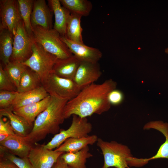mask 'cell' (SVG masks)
Masks as SVG:
<instances>
[{
    "label": "cell",
    "mask_w": 168,
    "mask_h": 168,
    "mask_svg": "<svg viewBox=\"0 0 168 168\" xmlns=\"http://www.w3.org/2000/svg\"><path fill=\"white\" fill-rule=\"evenodd\" d=\"M117 84L110 79L102 83H94L82 89L73 98L68 101L64 108L65 119L73 115L86 118L94 114H101L108 111L111 105L109 93L116 89Z\"/></svg>",
    "instance_id": "cell-1"
},
{
    "label": "cell",
    "mask_w": 168,
    "mask_h": 168,
    "mask_svg": "<svg viewBox=\"0 0 168 168\" xmlns=\"http://www.w3.org/2000/svg\"><path fill=\"white\" fill-rule=\"evenodd\" d=\"M51 97L50 104L36 118L31 131L26 137L32 144L44 139L49 134L58 133L60 125L65 119L64 109L68 101Z\"/></svg>",
    "instance_id": "cell-2"
},
{
    "label": "cell",
    "mask_w": 168,
    "mask_h": 168,
    "mask_svg": "<svg viewBox=\"0 0 168 168\" xmlns=\"http://www.w3.org/2000/svg\"><path fill=\"white\" fill-rule=\"evenodd\" d=\"M32 27L31 37L47 52L58 59L66 58L73 55L61 40V35L54 29H47L38 26Z\"/></svg>",
    "instance_id": "cell-3"
},
{
    "label": "cell",
    "mask_w": 168,
    "mask_h": 168,
    "mask_svg": "<svg viewBox=\"0 0 168 168\" xmlns=\"http://www.w3.org/2000/svg\"><path fill=\"white\" fill-rule=\"evenodd\" d=\"M96 142L104 159L101 168H128L127 159L132 155L128 147L116 141L107 142L100 138Z\"/></svg>",
    "instance_id": "cell-4"
},
{
    "label": "cell",
    "mask_w": 168,
    "mask_h": 168,
    "mask_svg": "<svg viewBox=\"0 0 168 168\" xmlns=\"http://www.w3.org/2000/svg\"><path fill=\"white\" fill-rule=\"evenodd\" d=\"M32 50L31 56L23 63L39 76L43 84L52 72L53 68L58 58L34 40Z\"/></svg>",
    "instance_id": "cell-5"
},
{
    "label": "cell",
    "mask_w": 168,
    "mask_h": 168,
    "mask_svg": "<svg viewBox=\"0 0 168 168\" xmlns=\"http://www.w3.org/2000/svg\"><path fill=\"white\" fill-rule=\"evenodd\" d=\"M71 124L66 130H60L51 140L45 145V148L52 150L57 148L66 140L71 138H79L88 136L92 130V125L86 118H82L77 115H72Z\"/></svg>",
    "instance_id": "cell-6"
},
{
    "label": "cell",
    "mask_w": 168,
    "mask_h": 168,
    "mask_svg": "<svg viewBox=\"0 0 168 168\" xmlns=\"http://www.w3.org/2000/svg\"><path fill=\"white\" fill-rule=\"evenodd\" d=\"M50 96L69 101L81 90L73 80L60 77L51 73L43 84Z\"/></svg>",
    "instance_id": "cell-7"
},
{
    "label": "cell",
    "mask_w": 168,
    "mask_h": 168,
    "mask_svg": "<svg viewBox=\"0 0 168 168\" xmlns=\"http://www.w3.org/2000/svg\"><path fill=\"white\" fill-rule=\"evenodd\" d=\"M144 130L151 129L156 130L162 133L165 136V142L160 146L156 154L149 158H138L133 156L128 159V166L139 167L147 164L149 161L159 158H166L168 160V124L161 121H151L145 124Z\"/></svg>",
    "instance_id": "cell-8"
},
{
    "label": "cell",
    "mask_w": 168,
    "mask_h": 168,
    "mask_svg": "<svg viewBox=\"0 0 168 168\" xmlns=\"http://www.w3.org/2000/svg\"><path fill=\"white\" fill-rule=\"evenodd\" d=\"M33 42L21 21L13 36V52L10 61L23 63L27 60L32 54Z\"/></svg>",
    "instance_id": "cell-9"
},
{
    "label": "cell",
    "mask_w": 168,
    "mask_h": 168,
    "mask_svg": "<svg viewBox=\"0 0 168 168\" xmlns=\"http://www.w3.org/2000/svg\"><path fill=\"white\" fill-rule=\"evenodd\" d=\"M0 29H8L14 36L18 25L22 21L17 0H0Z\"/></svg>",
    "instance_id": "cell-10"
},
{
    "label": "cell",
    "mask_w": 168,
    "mask_h": 168,
    "mask_svg": "<svg viewBox=\"0 0 168 168\" xmlns=\"http://www.w3.org/2000/svg\"><path fill=\"white\" fill-rule=\"evenodd\" d=\"M101 74L98 63L82 61L73 80L82 90L94 83L100 77Z\"/></svg>",
    "instance_id": "cell-11"
},
{
    "label": "cell",
    "mask_w": 168,
    "mask_h": 168,
    "mask_svg": "<svg viewBox=\"0 0 168 168\" xmlns=\"http://www.w3.org/2000/svg\"><path fill=\"white\" fill-rule=\"evenodd\" d=\"M64 153L45 148L41 145L34 147L28 158L35 168H52Z\"/></svg>",
    "instance_id": "cell-12"
},
{
    "label": "cell",
    "mask_w": 168,
    "mask_h": 168,
    "mask_svg": "<svg viewBox=\"0 0 168 168\" xmlns=\"http://www.w3.org/2000/svg\"><path fill=\"white\" fill-rule=\"evenodd\" d=\"M61 38L73 55L81 61L98 63L102 58V52L98 49L88 46L84 43L72 41L65 36H61Z\"/></svg>",
    "instance_id": "cell-13"
},
{
    "label": "cell",
    "mask_w": 168,
    "mask_h": 168,
    "mask_svg": "<svg viewBox=\"0 0 168 168\" xmlns=\"http://www.w3.org/2000/svg\"><path fill=\"white\" fill-rule=\"evenodd\" d=\"M53 12L45 0H34L31 16L32 26H38L47 29H53Z\"/></svg>",
    "instance_id": "cell-14"
},
{
    "label": "cell",
    "mask_w": 168,
    "mask_h": 168,
    "mask_svg": "<svg viewBox=\"0 0 168 168\" xmlns=\"http://www.w3.org/2000/svg\"><path fill=\"white\" fill-rule=\"evenodd\" d=\"M3 147L14 155L21 158L28 157L34 147L33 144L26 137L14 134L10 136L5 140L0 142Z\"/></svg>",
    "instance_id": "cell-15"
},
{
    "label": "cell",
    "mask_w": 168,
    "mask_h": 168,
    "mask_svg": "<svg viewBox=\"0 0 168 168\" xmlns=\"http://www.w3.org/2000/svg\"><path fill=\"white\" fill-rule=\"evenodd\" d=\"M52 99L50 95L43 100L13 110L16 114L24 118L30 125L37 116L49 106Z\"/></svg>",
    "instance_id": "cell-16"
},
{
    "label": "cell",
    "mask_w": 168,
    "mask_h": 168,
    "mask_svg": "<svg viewBox=\"0 0 168 168\" xmlns=\"http://www.w3.org/2000/svg\"><path fill=\"white\" fill-rule=\"evenodd\" d=\"M81 62L73 55L66 58L58 59L52 73L61 77L73 80Z\"/></svg>",
    "instance_id": "cell-17"
},
{
    "label": "cell",
    "mask_w": 168,
    "mask_h": 168,
    "mask_svg": "<svg viewBox=\"0 0 168 168\" xmlns=\"http://www.w3.org/2000/svg\"><path fill=\"white\" fill-rule=\"evenodd\" d=\"M48 2L54 16L53 28L61 36H65L71 12L62 6L60 0H49Z\"/></svg>",
    "instance_id": "cell-18"
},
{
    "label": "cell",
    "mask_w": 168,
    "mask_h": 168,
    "mask_svg": "<svg viewBox=\"0 0 168 168\" xmlns=\"http://www.w3.org/2000/svg\"><path fill=\"white\" fill-rule=\"evenodd\" d=\"M0 116L7 117L16 134L26 137L30 133L32 128L24 118L15 114L11 107L0 109Z\"/></svg>",
    "instance_id": "cell-19"
},
{
    "label": "cell",
    "mask_w": 168,
    "mask_h": 168,
    "mask_svg": "<svg viewBox=\"0 0 168 168\" xmlns=\"http://www.w3.org/2000/svg\"><path fill=\"white\" fill-rule=\"evenodd\" d=\"M49 95L43 86L25 92L18 93L11 107L13 110L39 101Z\"/></svg>",
    "instance_id": "cell-20"
},
{
    "label": "cell",
    "mask_w": 168,
    "mask_h": 168,
    "mask_svg": "<svg viewBox=\"0 0 168 168\" xmlns=\"http://www.w3.org/2000/svg\"><path fill=\"white\" fill-rule=\"evenodd\" d=\"M98 138L96 135L79 138H71L66 140L54 150L63 152H74L79 151L89 145L97 142Z\"/></svg>",
    "instance_id": "cell-21"
},
{
    "label": "cell",
    "mask_w": 168,
    "mask_h": 168,
    "mask_svg": "<svg viewBox=\"0 0 168 168\" xmlns=\"http://www.w3.org/2000/svg\"><path fill=\"white\" fill-rule=\"evenodd\" d=\"M93 156L88 146L74 152H64L61 156L67 165L72 168H86L87 159Z\"/></svg>",
    "instance_id": "cell-22"
},
{
    "label": "cell",
    "mask_w": 168,
    "mask_h": 168,
    "mask_svg": "<svg viewBox=\"0 0 168 168\" xmlns=\"http://www.w3.org/2000/svg\"><path fill=\"white\" fill-rule=\"evenodd\" d=\"M13 35L7 29H0V59L5 66L10 62L13 48Z\"/></svg>",
    "instance_id": "cell-23"
},
{
    "label": "cell",
    "mask_w": 168,
    "mask_h": 168,
    "mask_svg": "<svg viewBox=\"0 0 168 168\" xmlns=\"http://www.w3.org/2000/svg\"><path fill=\"white\" fill-rule=\"evenodd\" d=\"M42 86V83L39 76L27 67L21 78L17 91L18 93L23 92Z\"/></svg>",
    "instance_id": "cell-24"
},
{
    "label": "cell",
    "mask_w": 168,
    "mask_h": 168,
    "mask_svg": "<svg viewBox=\"0 0 168 168\" xmlns=\"http://www.w3.org/2000/svg\"><path fill=\"white\" fill-rule=\"evenodd\" d=\"M82 17L79 15L71 13L67 24L65 37L72 41L84 43L82 35L83 29L81 25Z\"/></svg>",
    "instance_id": "cell-25"
},
{
    "label": "cell",
    "mask_w": 168,
    "mask_h": 168,
    "mask_svg": "<svg viewBox=\"0 0 168 168\" xmlns=\"http://www.w3.org/2000/svg\"><path fill=\"white\" fill-rule=\"evenodd\" d=\"M60 1L62 6L71 13L82 17L88 16L92 9L91 2L87 0H60Z\"/></svg>",
    "instance_id": "cell-26"
},
{
    "label": "cell",
    "mask_w": 168,
    "mask_h": 168,
    "mask_svg": "<svg viewBox=\"0 0 168 168\" xmlns=\"http://www.w3.org/2000/svg\"><path fill=\"white\" fill-rule=\"evenodd\" d=\"M34 0H17L19 11L22 21L29 35L32 34L31 16Z\"/></svg>",
    "instance_id": "cell-27"
},
{
    "label": "cell",
    "mask_w": 168,
    "mask_h": 168,
    "mask_svg": "<svg viewBox=\"0 0 168 168\" xmlns=\"http://www.w3.org/2000/svg\"><path fill=\"white\" fill-rule=\"evenodd\" d=\"M28 67L23 63L10 61L4 68L17 89L21 76Z\"/></svg>",
    "instance_id": "cell-28"
},
{
    "label": "cell",
    "mask_w": 168,
    "mask_h": 168,
    "mask_svg": "<svg viewBox=\"0 0 168 168\" xmlns=\"http://www.w3.org/2000/svg\"><path fill=\"white\" fill-rule=\"evenodd\" d=\"M0 149V156L10 161L19 168H35L28 157L21 158L17 156L1 146Z\"/></svg>",
    "instance_id": "cell-29"
},
{
    "label": "cell",
    "mask_w": 168,
    "mask_h": 168,
    "mask_svg": "<svg viewBox=\"0 0 168 168\" xmlns=\"http://www.w3.org/2000/svg\"><path fill=\"white\" fill-rule=\"evenodd\" d=\"M18 94L17 91L0 90V109L11 107Z\"/></svg>",
    "instance_id": "cell-30"
},
{
    "label": "cell",
    "mask_w": 168,
    "mask_h": 168,
    "mask_svg": "<svg viewBox=\"0 0 168 168\" xmlns=\"http://www.w3.org/2000/svg\"><path fill=\"white\" fill-rule=\"evenodd\" d=\"M0 90L17 91V88L1 64H0Z\"/></svg>",
    "instance_id": "cell-31"
},
{
    "label": "cell",
    "mask_w": 168,
    "mask_h": 168,
    "mask_svg": "<svg viewBox=\"0 0 168 168\" xmlns=\"http://www.w3.org/2000/svg\"><path fill=\"white\" fill-rule=\"evenodd\" d=\"M108 98L111 105H117L121 104L123 101L124 96L121 91L115 89L110 91Z\"/></svg>",
    "instance_id": "cell-32"
},
{
    "label": "cell",
    "mask_w": 168,
    "mask_h": 168,
    "mask_svg": "<svg viewBox=\"0 0 168 168\" xmlns=\"http://www.w3.org/2000/svg\"><path fill=\"white\" fill-rule=\"evenodd\" d=\"M0 132L6 133L12 135L15 134L9 120L5 121L0 116Z\"/></svg>",
    "instance_id": "cell-33"
},
{
    "label": "cell",
    "mask_w": 168,
    "mask_h": 168,
    "mask_svg": "<svg viewBox=\"0 0 168 168\" xmlns=\"http://www.w3.org/2000/svg\"><path fill=\"white\" fill-rule=\"evenodd\" d=\"M0 168H19L15 164L7 159L0 156Z\"/></svg>",
    "instance_id": "cell-34"
},
{
    "label": "cell",
    "mask_w": 168,
    "mask_h": 168,
    "mask_svg": "<svg viewBox=\"0 0 168 168\" xmlns=\"http://www.w3.org/2000/svg\"><path fill=\"white\" fill-rule=\"evenodd\" d=\"M68 166L61 157L59 158L52 168H68Z\"/></svg>",
    "instance_id": "cell-35"
},
{
    "label": "cell",
    "mask_w": 168,
    "mask_h": 168,
    "mask_svg": "<svg viewBox=\"0 0 168 168\" xmlns=\"http://www.w3.org/2000/svg\"><path fill=\"white\" fill-rule=\"evenodd\" d=\"M11 135H12L6 133L0 132V142L4 141Z\"/></svg>",
    "instance_id": "cell-36"
},
{
    "label": "cell",
    "mask_w": 168,
    "mask_h": 168,
    "mask_svg": "<svg viewBox=\"0 0 168 168\" xmlns=\"http://www.w3.org/2000/svg\"><path fill=\"white\" fill-rule=\"evenodd\" d=\"M165 52L166 54H168V47L165 49Z\"/></svg>",
    "instance_id": "cell-37"
},
{
    "label": "cell",
    "mask_w": 168,
    "mask_h": 168,
    "mask_svg": "<svg viewBox=\"0 0 168 168\" xmlns=\"http://www.w3.org/2000/svg\"><path fill=\"white\" fill-rule=\"evenodd\" d=\"M68 168H72L71 167H70L68 166Z\"/></svg>",
    "instance_id": "cell-38"
},
{
    "label": "cell",
    "mask_w": 168,
    "mask_h": 168,
    "mask_svg": "<svg viewBox=\"0 0 168 168\" xmlns=\"http://www.w3.org/2000/svg\"></svg>",
    "instance_id": "cell-39"
}]
</instances>
